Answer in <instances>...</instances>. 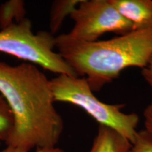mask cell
I'll use <instances>...</instances> for the list:
<instances>
[{
  "label": "cell",
  "instance_id": "cell-3",
  "mask_svg": "<svg viewBox=\"0 0 152 152\" xmlns=\"http://www.w3.org/2000/svg\"><path fill=\"white\" fill-rule=\"evenodd\" d=\"M50 87L54 102H65L78 106L99 125L115 130L131 143L134 141L138 132L139 115L123 112L125 104H107L99 99L85 77L58 75L50 80Z\"/></svg>",
  "mask_w": 152,
  "mask_h": 152
},
{
  "label": "cell",
  "instance_id": "cell-6",
  "mask_svg": "<svg viewBox=\"0 0 152 152\" xmlns=\"http://www.w3.org/2000/svg\"><path fill=\"white\" fill-rule=\"evenodd\" d=\"M112 5L134 30L152 26V0H110Z\"/></svg>",
  "mask_w": 152,
  "mask_h": 152
},
{
  "label": "cell",
  "instance_id": "cell-11",
  "mask_svg": "<svg viewBox=\"0 0 152 152\" xmlns=\"http://www.w3.org/2000/svg\"><path fill=\"white\" fill-rule=\"evenodd\" d=\"M128 152H152V133L145 129L138 131Z\"/></svg>",
  "mask_w": 152,
  "mask_h": 152
},
{
  "label": "cell",
  "instance_id": "cell-5",
  "mask_svg": "<svg viewBox=\"0 0 152 152\" xmlns=\"http://www.w3.org/2000/svg\"><path fill=\"white\" fill-rule=\"evenodd\" d=\"M71 18L74 26L65 36L75 42H92L106 33L121 35L134 30L110 0H81Z\"/></svg>",
  "mask_w": 152,
  "mask_h": 152
},
{
  "label": "cell",
  "instance_id": "cell-12",
  "mask_svg": "<svg viewBox=\"0 0 152 152\" xmlns=\"http://www.w3.org/2000/svg\"><path fill=\"white\" fill-rule=\"evenodd\" d=\"M0 152H30L26 151L23 150L18 149V148L11 147V146H7L5 149L1 150ZM35 152H65L64 150L58 147L54 148H47V149H37Z\"/></svg>",
  "mask_w": 152,
  "mask_h": 152
},
{
  "label": "cell",
  "instance_id": "cell-9",
  "mask_svg": "<svg viewBox=\"0 0 152 152\" xmlns=\"http://www.w3.org/2000/svg\"><path fill=\"white\" fill-rule=\"evenodd\" d=\"M23 0H9L0 4V30L26 18L27 11Z\"/></svg>",
  "mask_w": 152,
  "mask_h": 152
},
{
  "label": "cell",
  "instance_id": "cell-7",
  "mask_svg": "<svg viewBox=\"0 0 152 152\" xmlns=\"http://www.w3.org/2000/svg\"><path fill=\"white\" fill-rule=\"evenodd\" d=\"M132 143L120 133L99 125L90 151L87 152H128Z\"/></svg>",
  "mask_w": 152,
  "mask_h": 152
},
{
  "label": "cell",
  "instance_id": "cell-2",
  "mask_svg": "<svg viewBox=\"0 0 152 152\" xmlns=\"http://www.w3.org/2000/svg\"><path fill=\"white\" fill-rule=\"evenodd\" d=\"M56 48L76 75L98 92L128 68L143 69L152 57V26L106 40L80 42L56 36Z\"/></svg>",
  "mask_w": 152,
  "mask_h": 152
},
{
  "label": "cell",
  "instance_id": "cell-15",
  "mask_svg": "<svg viewBox=\"0 0 152 152\" xmlns=\"http://www.w3.org/2000/svg\"><path fill=\"white\" fill-rule=\"evenodd\" d=\"M3 142L2 140H1V138L0 137V146H1V142Z\"/></svg>",
  "mask_w": 152,
  "mask_h": 152
},
{
  "label": "cell",
  "instance_id": "cell-14",
  "mask_svg": "<svg viewBox=\"0 0 152 152\" xmlns=\"http://www.w3.org/2000/svg\"><path fill=\"white\" fill-rule=\"evenodd\" d=\"M142 75L152 90V57L147 66L142 69Z\"/></svg>",
  "mask_w": 152,
  "mask_h": 152
},
{
  "label": "cell",
  "instance_id": "cell-1",
  "mask_svg": "<svg viewBox=\"0 0 152 152\" xmlns=\"http://www.w3.org/2000/svg\"><path fill=\"white\" fill-rule=\"evenodd\" d=\"M0 94L14 118L6 145L26 151L56 147L64 121L54 106L50 80L38 66L0 61Z\"/></svg>",
  "mask_w": 152,
  "mask_h": 152
},
{
  "label": "cell",
  "instance_id": "cell-4",
  "mask_svg": "<svg viewBox=\"0 0 152 152\" xmlns=\"http://www.w3.org/2000/svg\"><path fill=\"white\" fill-rule=\"evenodd\" d=\"M56 48V36L49 31L35 33L27 17L18 23L0 30V52L14 56L58 75H76Z\"/></svg>",
  "mask_w": 152,
  "mask_h": 152
},
{
  "label": "cell",
  "instance_id": "cell-10",
  "mask_svg": "<svg viewBox=\"0 0 152 152\" xmlns=\"http://www.w3.org/2000/svg\"><path fill=\"white\" fill-rule=\"evenodd\" d=\"M14 128V118L8 104L0 94V137L6 142Z\"/></svg>",
  "mask_w": 152,
  "mask_h": 152
},
{
  "label": "cell",
  "instance_id": "cell-8",
  "mask_svg": "<svg viewBox=\"0 0 152 152\" xmlns=\"http://www.w3.org/2000/svg\"><path fill=\"white\" fill-rule=\"evenodd\" d=\"M81 0H55L49 13V33L56 35L62 27L66 17L71 16Z\"/></svg>",
  "mask_w": 152,
  "mask_h": 152
},
{
  "label": "cell",
  "instance_id": "cell-13",
  "mask_svg": "<svg viewBox=\"0 0 152 152\" xmlns=\"http://www.w3.org/2000/svg\"><path fill=\"white\" fill-rule=\"evenodd\" d=\"M143 115L145 130L152 133V102L144 109Z\"/></svg>",
  "mask_w": 152,
  "mask_h": 152
}]
</instances>
